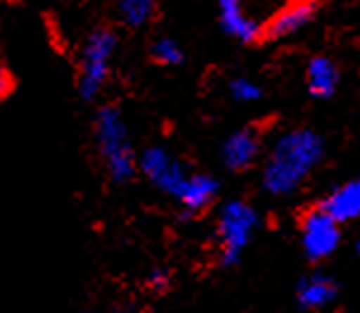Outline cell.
I'll list each match as a JSON object with an SVG mask.
<instances>
[{
	"label": "cell",
	"instance_id": "cell-1",
	"mask_svg": "<svg viewBox=\"0 0 360 313\" xmlns=\"http://www.w3.org/2000/svg\"><path fill=\"white\" fill-rule=\"evenodd\" d=\"M323 157V140L311 129H294L273 145L263 166V188L270 195H289L306 181Z\"/></svg>",
	"mask_w": 360,
	"mask_h": 313
},
{
	"label": "cell",
	"instance_id": "cell-2",
	"mask_svg": "<svg viewBox=\"0 0 360 313\" xmlns=\"http://www.w3.org/2000/svg\"><path fill=\"white\" fill-rule=\"evenodd\" d=\"M95 143L112 181L128 183L138 171V157L128 124L117 107H102L95 117Z\"/></svg>",
	"mask_w": 360,
	"mask_h": 313
},
{
	"label": "cell",
	"instance_id": "cell-3",
	"mask_svg": "<svg viewBox=\"0 0 360 313\" xmlns=\"http://www.w3.org/2000/svg\"><path fill=\"white\" fill-rule=\"evenodd\" d=\"M256 228H259V214L252 204L233 200L218 214V259L223 266H233L242 259L244 249L252 242Z\"/></svg>",
	"mask_w": 360,
	"mask_h": 313
},
{
	"label": "cell",
	"instance_id": "cell-4",
	"mask_svg": "<svg viewBox=\"0 0 360 313\" xmlns=\"http://www.w3.org/2000/svg\"><path fill=\"white\" fill-rule=\"evenodd\" d=\"M114 55H117V36L109 29L93 31L81 50L79 65V91L86 100L98 98L112 76Z\"/></svg>",
	"mask_w": 360,
	"mask_h": 313
},
{
	"label": "cell",
	"instance_id": "cell-5",
	"mask_svg": "<svg viewBox=\"0 0 360 313\" xmlns=\"http://www.w3.org/2000/svg\"><path fill=\"white\" fill-rule=\"evenodd\" d=\"M339 240H342L339 223L323 207H315L304 214V219H301V245H304L308 259H327L339 247Z\"/></svg>",
	"mask_w": 360,
	"mask_h": 313
},
{
	"label": "cell",
	"instance_id": "cell-6",
	"mask_svg": "<svg viewBox=\"0 0 360 313\" xmlns=\"http://www.w3.org/2000/svg\"><path fill=\"white\" fill-rule=\"evenodd\" d=\"M138 169L154 188L171 197H176L178 188L183 185L185 178H188L183 164H180L169 150L159 148V145H152V148H147L143 155H140Z\"/></svg>",
	"mask_w": 360,
	"mask_h": 313
},
{
	"label": "cell",
	"instance_id": "cell-7",
	"mask_svg": "<svg viewBox=\"0 0 360 313\" xmlns=\"http://www.w3.org/2000/svg\"><path fill=\"white\" fill-rule=\"evenodd\" d=\"M315 10H318V0H292L287 8H282L278 15L270 19L261 36L270 38V41L294 36L315 17Z\"/></svg>",
	"mask_w": 360,
	"mask_h": 313
},
{
	"label": "cell",
	"instance_id": "cell-8",
	"mask_svg": "<svg viewBox=\"0 0 360 313\" xmlns=\"http://www.w3.org/2000/svg\"><path fill=\"white\" fill-rule=\"evenodd\" d=\"M216 193H218L216 178H211L207 174H188V178L178 188L176 200L185 214L195 216L199 212H204L214 202Z\"/></svg>",
	"mask_w": 360,
	"mask_h": 313
},
{
	"label": "cell",
	"instance_id": "cell-9",
	"mask_svg": "<svg viewBox=\"0 0 360 313\" xmlns=\"http://www.w3.org/2000/svg\"><path fill=\"white\" fill-rule=\"evenodd\" d=\"M261 152V136L256 129H242L233 133L223 145V162L228 169L244 171L249 169Z\"/></svg>",
	"mask_w": 360,
	"mask_h": 313
},
{
	"label": "cell",
	"instance_id": "cell-10",
	"mask_svg": "<svg viewBox=\"0 0 360 313\" xmlns=\"http://www.w3.org/2000/svg\"><path fill=\"white\" fill-rule=\"evenodd\" d=\"M218 15L223 29L242 43H254L261 36L259 24L247 15L242 0H218Z\"/></svg>",
	"mask_w": 360,
	"mask_h": 313
},
{
	"label": "cell",
	"instance_id": "cell-11",
	"mask_svg": "<svg viewBox=\"0 0 360 313\" xmlns=\"http://www.w3.org/2000/svg\"><path fill=\"white\" fill-rule=\"evenodd\" d=\"M337 297V283L330 276L323 273H313L306 276L297 287V299L299 304L308 311H320L325 306H330Z\"/></svg>",
	"mask_w": 360,
	"mask_h": 313
},
{
	"label": "cell",
	"instance_id": "cell-12",
	"mask_svg": "<svg viewBox=\"0 0 360 313\" xmlns=\"http://www.w3.org/2000/svg\"><path fill=\"white\" fill-rule=\"evenodd\" d=\"M337 223H346L360 219V181L346 183L327 195V200L320 204Z\"/></svg>",
	"mask_w": 360,
	"mask_h": 313
},
{
	"label": "cell",
	"instance_id": "cell-13",
	"mask_svg": "<svg viewBox=\"0 0 360 313\" xmlns=\"http://www.w3.org/2000/svg\"><path fill=\"white\" fill-rule=\"evenodd\" d=\"M337 81H339V72L330 57H313L308 62L306 83H308V91L315 98H330L334 88H337Z\"/></svg>",
	"mask_w": 360,
	"mask_h": 313
},
{
	"label": "cell",
	"instance_id": "cell-14",
	"mask_svg": "<svg viewBox=\"0 0 360 313\" xmlns=\"http://www.w3.org/2000/svg\"><path fill=\"white\" fill-rule=\"evenodd\" d=\"M157 0H119V15L133 29L145 27L154 15Z\"/></svg>",
	"mask_w": 360,
	"mask_h": 313
},
{
	"label": "cell",
	"instance_id": "cell-15",
	"mask_svg": "<svg viewBox=\"0 0 360 313\" xmlns=\"http://www.w3.org/2000/svg\"><path fill=\"white\" fill-rule=\"evenodd\" d=\"M152 57H154V62H159V65H164V67H176L183 62V48L178 46V41L164 36L154 41Z\"/></svg>",
	"mask_w": 360,
	"mask_h": 313
},
{
	"label": "cell",
	"instance_id": "cell-16",
	"mask_svg": "<svg viewBox=\"0 0 360 313\" xmlns=\"http://www.w3.org/2000/svg\"><path fill=\"white\" fill-rule=\"evenodd\" d=\"M230 95L237 100V102H254L261 98V86L254 83L252 79L247 76H237V79L230 81Z\"/></svg>",
	"mask_w": 360,
	"mask_h": 313
},
{
	"label": "cell",
	"instance_id": "cell-17",
	"mask_svg": "<svg viewBox=\"0 0 360 313\" xmlns=\"http://www.w3.org/2000/svg\"><path fill=\"white\" fill-rule=\"evenodd\" d=\"M147 283H150L152 290H166V287H169V276H166L164 271H154Z\"/></svg>",
	"mask_w": 360,
	"mask_h": 313
},
{
	"label": "cell",
	"instance_id": "cell-18",
	"mask_svg": "<svg viewBox=\"0 0 360 313\" xmlns=\"http://www.w3.org/2000/svg\"><path fill=\"white\" fill-rule=\"evenodd\" d=\"M8 88H10V76H8V69H5L3 62H0V98L8 93Z\"/></svg>",
	"mask_w": 360,
	"mask_h": 313
},
{
	"label": "cell",
	"instance_id": "cell-19",
	"mask_svg": "<svg viewBox=\"0 0 360 313\" xmlns=\"http://www.w3.org/2000/svg\"><path fill=\"white\" fill-rule=\"evenodd\" d=\"M112 313H133V311H128V309H117V311H112Z\"/></svg>",
	"mask_w": 360,
	"mask_h": 313
},
{
	"label": "cell",
	"instance_id": "cell-20",
	"mask_svg": "<svg viewBox=\"0 0 360 313\" xmlns=\"http://www.w3.org/2000/svg\"><path fill=\"white\" fill-rule=\"evenodd\" d=\"M358 254H360V242H358Z\"/></svg>",
	"mask_w": 360,
	"mask_h": 313
}]
</instances>
